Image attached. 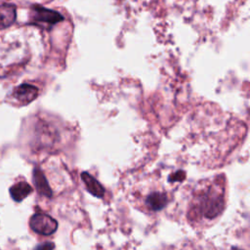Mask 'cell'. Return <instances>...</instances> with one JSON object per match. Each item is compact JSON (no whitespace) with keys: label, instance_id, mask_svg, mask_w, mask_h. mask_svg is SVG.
Segmentation results:
<instances>
[{"label":"cell","instance_id":"6da1fadb","mask_svg":"<svg viewBox=\"0 0 250 250\" xmlns=\"http://www.w3.org/2000/svg\"><path fill=\"white\" fill-rule=\"evenodd\" d=\"M225 208V190L217 183H204L197 187L189 202L188 217L200 223L216 219Z\"/></svg>","mask_w":250,"mask_h":250},{"label":"cell","instance_id":"7a4b0ae2","mask_svg":"<svg viewBox=\"0 0 250 250\" xmlns=\"http://www.w3.org/2000/svg\"><path fill=\"white\" fill-rule=\"evenodd\" d=\"M141 208L149 213L162 211L169 204L171 197L164 188H148L140 195Z\"/></svg>","mask_w":250,"mask_h":250},{"label":"cell","instance_id":"3957f363","mask_svg":"<svg viewBox=\"0 0 250 250\" xmlns=\"http://www.w3.org/2000/svg\"><path fill=\"white\" fill-rule=\"evenodd\" d=\"M31 229L42 235L53 234L58 229V222L45 213H35L29 221Z\"/></svg>","mask_w":250,"mask_h":250},{"label":"cell","instance_id":"277c9868","mask_svg":"<svg viewBox=\"0 0 250 250\" xmlns=\"http://www.w3.org/2000/svg\"><path fill=\"white\" fill-rule=\"evenodd\" d=\"M31 20L34 22L51 26L62 21L63 18L58 12H55L40 6H35L31 11Z\"/></svg>","mask_w":250,"mask_h":250},{"label":"cell","instance_id":"5b68a950","mask_svg":"<svg viewBox=\"0 0 250 250\" xmlns=\"http://www.w3.org/2000/svg\"><path fill=\"white\" fill-rule=\"evenodd\" d=\"M14 97L21 104H29L38 96V89L30 84H21L14 91Z\"/></svg>","mask_w":250,"mask_h":250},{"label":"cell","instance_id":"8992f818","mask_svg":"<svg viewBox=\"0 0 250 250\" xmlns=\"http://www.w3.org/2000/svg\"><path fill=\"white\" fill-rule=\"evenodd\" d=\"M16 16V7L14 5H0V30L10 26L15 21Z\"/></svg>","mask_w":250,"mask_h":250},{"label":"cell","instance_id":"52a82bcc","mask_svg":"<svg viewBox=\"0 0 250 250\" xmlns=\"http://www.w3.org/2000/svg\"><path fill=\"white\" fill-rule=\"evenodd\" d=\"M81 178L86 186L87 190L92 193L93 195L97 196V197H102L104 193V188H103V186L96 180L94 179L89 173L87 172H83L81 174Z\"/></svg>","mask_w":250,"mask_h":250},{"label":"cell","instance_id":"ba28073f","mask_svg":"<svg viewBox=\"0 0 250 250\" xmlns=\"http://www.w3.org/2000/svg\"><path fill=\"white\" fill-rule=\"evenodd\" d=\"M32 191V188L26 182H19L11 187L10 193L12 198L17 201H22L27 195H29Z\"/></svg>","mask_w":250,"mask_h":250},{"label":"cell","instance_id":"9c48e42d","mask_svg":"<svg viewBox=\"0 0 250 250\" xmlns=\"http://www.w3.org/2000/svg\"><path fill=\"white\" fill-rule=\"evenodd\" d=\"M33 182L34 185L37 188V190L46 196H51L52 195V190L50 188V187L48 186L47 180L44 176V174L39 170V169H35L33 172Z\"/></svg>","mask_w":250,"mask_h":250},{"label":"cell","instance_id":"30bf717a","mask_svg":"<svg viewBox=\"0 0 250 250\" xmlns=\"http://www.w3.org/2000/svg\"><path fill=\"white\" fill-rule=\"evenodd\" d=\"M54 248L55 244L53 242H44L37 245L35 250H54Z\"/></svg>","mask_w":250,"mask_h":250}]
</instances>
